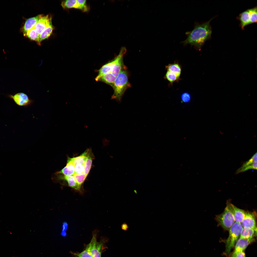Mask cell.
<instances>
[{
	"label": "cell",
	"instance_id": "44dd1931",
	"mask_svg": "<svg viewBox=\"0 0 257 257\" xmlns=\"http://www.w3.org/2000/svg\"><path fill=\"white\" fill-rule=\"evenodd\" d=\"M180 77L173 72L167 71L164 76V78L169 83V84L172 85L175 82H178L180 80Z\"/></svg>",
	"mask_w": 257,
	"mask_h": 257
},
{
	"label": "cell",
	"instance_id": "4fadbf2b",
	"mask_svg": "<svg viewBox=\"0 0 257 257\" xmlns=\"http://www.w3.org/2000/svg\"><path fill=\"white\" fill-rule=\"evenodd\" d=\"M237 19L240 21V26L242 30H243L246 26L251 24V17L248 9L240 14Z\"/></svg>",
	"mask_w": 257,
	"mask_h": 257
},
{
	"label": "cell",
	"instance_id": "603a6c76",
	"mask_svg": "<svg viewBox=\"0 0 257 257\" xmlns=\"http://www.w3.org/2000/svg\"><path fill=\"white\" fill-rule=\"evenodd\" d=\"M87 152L84 153L81 156L76 157L70 158L74 165L78 164H85L87 158L86 156Z\"/></svg>",
	"mask_w": 257,
	"mask_h": 257
},
{
	"label": "cell",
	"instance_id": "cb8c5ba5",
	"mask_svg": "<svg viewBox=\"0 0 257 257\" xmlns=\"http://www.w3.org/2000/svg\"><path fill=\"white\" fill-rule=\"evenodd\" d=\"M91 242L87 246L85 250L81 252L74 254L78 257H93L91 252Z\"/></svg>",
	"mask_w": 257,
	"mask_h": 257
},
{
	"label": "cell",
	"instance_id": "d6a6232c",
	"mask_svg": "<svg viewBox=\"0 0 257 257\" xmlns=\"http://www.w3.org/2000/svg\"><path fill=\"white\" fill-rule=\"evenodd\" d=\"M121 227L122 229L124 231H126L128 228V226L126 223H124L122 224Z\"/></svg>",
	"mask_w": 257,
	"mask_h": 257
},
{
	"label": "cell",
	"instance_id": "4dcf8cb0",
	"mask_svg": "<svg viewBox=\"0 0 257 257\" xmlns=\"http://www.w3.org/2000/svg\"><path fill=\"white\" fill-rule=\"evenodd\" d=\"M181 98L183 102L185 103L187 102L190 101L191 99V95L188 93L184 92L182 94Z\"/></svg>",
	"mask_w": 257,
	"mask_h": 257
},
{
	"label": "cell",
	"instance_id": "4316f807",
	"mask_svg": "<svg viewBox=\"0 0 257 257\" xmlns=\"http://www.w3.org/2000/svg\"><path fill=\"white\" fill-rule=\"evenodd\" d=\"M251 17V24L256 23L257 21V7L248 9Z\"/></svg>",
	"mask_w": 257,
	"mask_h": 257
},
{
	"label": "cell",
	"instance_id": "9c48e42d",
	"mask_svg": "<svg viewBox=\"0 0 257 257\" xmlns=\"http://www.w3.org/2000/svg\"><path fill=\"white\" fill-rule=\"evenodd\" d=\"M96 234H93L90 241L91 244V252L93 257H101L103 243L98 242Z\"/></svg>",
	"mask_w": 257,
	"mask_h": 257
},
{
	"label": "cell",
	"instance_id": "f546056e",
	"mask_svg": "<svg viewBox=\"0 0 257 257\" xmlns=\"http://www.w3.org/2000/svg\"><path fill=\"white\" fill-rule=\"evenodd\" d=\"M85 164H78L74 165L75 174H79L84 173L85 169Z\"/></svg>",
	"mask_w": 257,
	"mask_h": 257
},
{
	"label": "cell",
	"instance_id": "ba28073f",
	"mask_svg": "<svg viewBox=\"0 0 257 257\" xmlns=\"http://www.w3.org/2000/svg\"><path fill=\"white\" fill-rule=\"evenodd\" d=\"M256 217L255 213L246 212L245 217L241 222L243 227L251 228L257 231Z\"/></svg>",
	"mask_w": 257,
	"mask_h": 257
},
{
	"label": "cell",
	"instance_id": "5bb4252c",
	"mask_svg": "<svg viewBox=\"0 0 257 257\" xmlns=\"http://www.w3.org/2000/svg\"><path fill=\"white\" fill-rule=\"evenodd\" d=\"M257 231L250 228L243 227L240 236V238L248 239L253 242L256 234Z\"/></svg>",
	"mask_w": 257,
	"mask_h": 257
},
{
	"label": "cell",
	"instance_id": "7402d4cb",
	"mask_svg": "<svg viewBox=\"0 0 257 257\" xmlns=\"http://www.w3.org/2000/svg\"><path fill=\"white\" fill-rule=\"evenodd\" d=\"M116 77L110 72L107 73L102 76L99 80H101L113 86Z\"/></svg>",
	"mask_w": 257,
	"mask_h": 257
},
{
	"label": "cell",
	"instance_id": "8fae6325",
	"mask_svg": "<svg viewBox=\"0 0 257 257\" xmlns=\"http://www.w3.org/2000/svg\"><path fill=\"white\" fill-rule=\"evenodd\" d=\"M43 16L42 15H38L28 19L26 20L22 29V31L24 36H26L27 32L35 25Z\"/></svg>",
	"mask_w": 257,
	"mask_h": 257
},
{
	"label": "cell",
	"instance_id": "5b68a950",
	"mask_svg": "<svg viewBox=\"0 0 257 257\" xmlns=\"http://www.w3.org/2000/svg\"><path fill=\"white\" fill-rule=\"evenodd\" d=\"M126 52V49L124 47H122L119 54L113 60L103 66L99 70V74L95 78L96 81L99 80L100 78L106 74L111 72L115 64L121 58L123 57Z\"/></svg>",
	"mask_w": 257,
	"mask_h": 257
},
{
	"label": "cell",
	"instance_id": "277c9868",
	"mask_svg": "<svg viewBox=\"0 0 257 257\" xmlns=\"http://www.w3.org/2000/svg\"><path fill=\"white\" fill-rule=\"evenodd\" d=\"M231 204L227 203L223 213L216 217L219 224L225 230H229L235 222Z\"/></svg>",
	"mask_w": 257,
	"mask_h": 257
},
{
	"label": "cell",
	"instance_id": "30bf717a",
	"mask_svg": "<svg viewBox=\"0 0 257 257\" xmlns=\"http://www.w3.org/2000/svg\"><path fill=\"white\" fill-rule=\"evenodd\" d=\"M51 21V17L48 15L43 16L34 26L39 35Z\"/></svg>",
	"mask_w": 257,
	"mask_h": 257
},
{
	"label": "cell",
	"instance_id": "7c38bea8",
	"mask_svg": "<svg viewBox=\"0 0 257 257\" xmlns=\"http://www.w3.org/2000/svg\"><path fill=\"white\" fill-rule=\"evenodd\" d=\"M252 242L248 239L240 238L236 242L234 250L232 254L244 251Z\"/></svg>",
	"mask_w": 257,
	"mask_h": 257
},
{
	"label": "cell",
	"instance_id": "1f68e13d",
	"mask_svg": "<svg viewBox=\"0 0 257 257\" xmlns=\"http://www.w3.org/2000/svg\"><path fill=\"white\" fill-rule=\"evenodd\" d=\"M230 257H246L244 251L241 252L236 254H232Z\"/></svg>",
	"mask_w": 257,
	"mask_h": 257
},
{
	"label": "cell",
	"instance_id": "8992f818",
	"mask_svg": "<svg viewBox=\"0 0 257 257\" xmlns=\"http://www.w3.org/2000/svg\"><path fill=\"white\" fill-rule=\"evenodd\" d=\"M85 0H67L63 1L61 3L62 7L64 9L75 8L82 11H87L89 7Z\"/></svg>",
	"mask_w": 257,
	"mask_h": 257
},
{
	"label": "cell",
	"instance_id": "f1b7e54d",
	"mask_svg": "<svg viewBox=\"0 0 257 257\" xmlns=\"http://www.w3.org/2000/svg\"><path fill=\"white\" fill-rule=\"evenodd\" d=\"M87 156V159L85 163V169L84 172V173L87 176L91 168L92 163L91 158L89 156Z\"/></svg>",
	"mask_w": 257,
	"mask_h": 257
},
{
	"label": "cell",
	"instance_id": "6da1fadb",
	"mask_svg": "<svg viewBox=\"0 0 257 257\" xmlns=\"http://www.w3.org/2000/svg\"><path fill=\"white\" fill-rule=\"evenodd\" d=\"M213 19L203 23L195 22L193 30L186 33L187 38L181 43L184 46L190 44L200 50L205 42L211 38L212 30L210 22Z\"/></svg>",
	"mask_w": 257,
	"mask_h": 257
},
{
	"label": "cell",
	"instance_id": "ffe728a7",
	"mask_svg": "<svg viewBox=\"0 0 257 257\" xmlns=\"http://www.w3.org/2000/svg\"><path fill=\"white\" fill-rule=\"evenodd\" d=\"M123 59V57L121 58L115 64L110 72L116 77L122 69L126 67L124 64Z\"/></svg>",
	"mask_w": 257,
	"mask_h": 257
},
{
	"label": "cell",
	"instance_id": "836d02e7",
	"mask_svg": "<svg viewBox=\"0 0 257 257\" xmlns=\"http://www.w3.org/2000/svg\"></svg>",
	"mask_w": 257,
	"mask_h": 257
},
{
	"label": "cell",
	"instance_id": "7a4b0ae2",
	"mask_svg": "<svg viewBox=\"0 0 257 257\" xmlns=\"http://www.w3.org/2000/svg\"><path fill=\"white\" fill-rule=\"evenodd\" d=\"M126 67L122 69L116 77L112 86L114 93L112 99L120 102L126 90L131 87L128 81Z\"/></svg>",
	"mask_w": 257,
	"mask_h": 257
},
{
	"label": "cell",
	"instance_id": "52a82bcc",
	"mask_svg": "<svg viewBox=\"0 0 257 257\" xmlns=\"http://www.w3.org/2000/svg\"><path fill=\"white\" fill-rule=\"evenodd\" d=\"M8 96L13 99L17 105L20 106H27L32 102V101L27 95L23 93L20 92L14 95H9Z\"/></svg>",
	"mask_w": 257,
	"mask_h": 257
},
{
	"label": "cell",
	"instance_id": "9a60e30c",
	"mask_svg": "<svg viewBox=\"0 0 257 257\" xmlns=\"http://www.w3.org/2000/svg\"><path fill=\"white\" fill-rule=\"evenodd\" d=\"M235 222L241 223L246 214V211L231 204Z\"/></svg>",
	"mask_w": 257,
	"mask_h": 257
},
{
	"label": "cell",
	"instance_id": "2e32d148",
	"mask_svg": "<svg viewBox=\"0 0 257 257\" xmlns=\"http://www.w3.org/2000/svg\"><path fill=\"white\" fill-rule=\"evenodd\" d=\"M53 27L51 21L46 28L40 35L37 41L40 44L42 41L48 38L51 34L53 29Z\"/></svg>",
	"mask_w": 257,
	"mask_h": 257
},
{
	"label": "cell",
	"instance_id": "d6986e66",
	"mask_svg": "<svg viewBox=\"0 0 257 257\" xmlns=\"http://www.w3.org/2000/svg\"><path fill=\"white\" fill-rule=\"evenodd\" d=\"M64 178L67 181L69 186L75 190L82 192L81 186L76 182L74 175L65 176Z\"/></svg>",
	"mask_w": 257,
	"mask_h": 257
},
{
	"label": "cell",
	"instance_id": "484cf974",
	"mask_svg": "<svg viewBox=\"0 0 257 257\" xmlns=\"http://www.w3.org/2000/svg\"><path fill=\"white\" fill-rule=\"evenodd\" d=\"M39 36V35L34 27L27 32L25 36H27L31 40L37 41Z\"/></svg>",
	"mask_w": 257,
	"mask_h": 257
},
{
	"label": "cell",
	"instance_id": "d4e9b609",
	"mask_svg": "<svg viewBox=\"0 0 257 257\" xmlns=\"http://www.w3.org/2000/svg\"><path fill=\"white\" fill-rule=\"evenodd\" d=\"M250 169H257V161L245 166H242L237 170L236 173L238 174Z\"/></svg>",
	"mask_w": 257,
	"mask_h": 257
},
{
	"label": "cell",
	"instance_id": "ac0fdd59",
	"mask_svg": "<svg viewBox=\"0 0 257 257\" xmlns=\"http://www.w3.org/2000/svg\"><path fill=\"white\" fill-rule=\"evenodd\" d=\"M165 69L167 71L174 73L180 77L182 68L181 65L177 61H175L173 63L170 64L166 65Z\"/></svg>",
	"mask_w": 257,
	"mask_h": 257
},
{
	"label": "cell",
	"instance_id": "83f0119b",
	"mask_svg": "<svg viewBox=\"0 0 257 257\" xmlns=\"http://www.w3.org/2000/svg\"><path fill=\"white\" fill-rule=\"evenodd\" d=\"M74 176L76 182L80 186L84 182L87 176L84 173L79 174H75L74 175Z\"/></svg>",
	"mask_w": 257,
	"mask_h": 257
},
{
	"label": "cell",
	"instance_id": "3957f363",
	"mask_svg": "<svg viewBox=\"0 0 257 257\" xmlns=\"http://www.w3.org/2000/svg\"><path fill=\"white\" fill-rule=\"evenodd\" d=\"M243 228L241 223L235 222L229 229L228 237L225 242V254L226 255L230 253L240 236Z\"/></svg>",
	"mask_w": 257,
	"mask_h": 257
},
{
	"label": "cell",
	"instance_id": "e0dca14e",
	"mask_svg": "<svg viewBox=\"0 0 257 257\" xmlns=\"http://www.w3.org/2000/svg\"><path fill=\"white\" fill-rule=\"evenodd\" d=\"M63 174L65 176L74 175L75 174V167L72 161L69 159L66 165L59 173Z\"/></svg>",
	"mask_w": 257,
	"mask_h": 257
}]
</instances>
